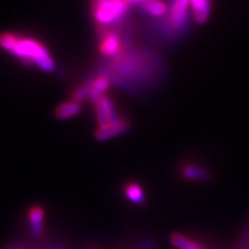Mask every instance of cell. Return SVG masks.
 Segmentation results:
<instances>
[{
	"label": "cell",
	"instance_id": "14",
	"mask_svg": "<svg viewBox=\"0 0 249 249\" xmlns=\"http://www.w3.org/2000/svg\"><path fill=\"white\" fill-rule=\"evenodd\" d=\"M124 195L130 202L135 204H143L145 202L144 193H143L141 186L139 183L129 182L124 187Z\"/></svg>",
	"mask_w": 249,
	"mask_h": 249
},
{
	"label": "cell",
	"instance_id": "9",
	"mask_svg": "<svg viewBox=\"0 0 249 249\" xmlns=\"http://www.w3.org/2000/svg\"><path fill=\"white\" fill-rule=\"evenodd\" d=\"M181 174L183 178L188 180H195V181H208L213 177L209 170L193 164L183 165L181 167Z\"/></svg>",
	"mask_w": 249,
	"mask_h": 249
},
{
	"label": "cell",
	"instance_id": "11",
	"mask_svg": "<svg viewBox=\"0 0 249 249\" xmlns=\"http://www.w3.org/2000/svg\"><path fill=\"white\" fill-rule=\"evenodd\" d=\"M140 9L144 14L152 17L155 18H163L165 15L169 14V7L161 0H150V1L144 2L140 5Z\"/></svg>",
	"mask_w": 249,
	"mask_h": 249
},
{
	"label": "cell",
	"instance_id": "19",
	"mask_svg": "<svg viewBox=\"0 0 249 249\" xmlns=\"http://www.w3.org/2000/svg\"><path fill=\"white\" fill-rule=\"evenodd\" d=\"M54 249H66V247H64V246H57Z\"/></svg>",
	"mask_w": 249,
	"mask_h": 249
},
{
	"label": "cell",
	"instance_id": "18",
	"mask_svg": "<svg viewBox=\"0 0 249 249\" xmlns=\"http://www.w3.org/2000/svg\"><path fill=\"white\" fill-rule=\"evenodd\" d=\"M126 1V4L128 6H134V5H142L144 4V2L147 1H150V0H124Z\"/></svg>",
	"mask_w": 249,
	"mask_h": 249
},
{
	"label": "cell",
	"instance_id": "1",
	"mask_svg": "<svg viewBox=\"0 0 249 249\" xmlns=\"http://www.w3.org/2000/svg\"><path fill=\"white\" fill-rule=\"evenodd\" d=\"M165 64L154 51L133 45L119 57L102 61L99 75H105L124 91L140 93L141 88L155 86L165 74Z\"/></svg>",
	"mask_w": 249,
	"mask_h": 249
},
{
	"label": "cell",
	"instance_id": "20",
	"mask_svg": "<svg viewBox=\"0 0 249 249\" xmlns=\"http://www.w3.org/2000/svg\"><path fill=\"white\" fill-rule=\"evenodd\" d=\"M91 249H96V248H91Z\"/></svg>",
	"mask_w": 249,
	"mask_h": 249
},
{
	"label": "cell",
	"instance_id": "4",
	"mask_svg": "<svg viewBox=\"0 0 249 249\" xmlns=\"http://www.w3.org/2000/svg\"><path fill=\"white\" fill-rule=\"evenodd\" d=\"M99 51L102 55L110 59L119 57L124 52V46L120 31L113 27L97 26Z\"/></svg>",
	"mask_w": 249,
	"mask_h": 249
},
{
	"label": "cell",
	"instance_id": "6",
	"mask_svg": "<svg viewBox=\"0 0 249 249\" xmlns=\"http://www.w3.org/2000/svg\"><path fill=\"white\" fill-rule=\"evenodd\" d=\"M95 113L99 127L107 126V124L116 123V121L123 118L118 112L116 104L107 93L103 96L95 104Z\"/></svg>",
	"mask_w": 249,
	"mask_h": 249
},
{
	"label": "cell",
	"instance_id": "17",
	"mask_svg": "<svg viewBox=\"0 0 249 249\" xmlns=\"http://www.w3.org/2000/svg\"><path fill=\"white\" fill-rule=\"evenodd\" d=\"M157 248V241L154 238H145L140 242L136 249H156Z\"/></svg>",
	"mask_w": 249,
	"mask_h": 249
},
{
	"label": "cell",
	"instance_id": "7",
	"mask_svg": "<svg viewBox=\"0 0 249 249\" xmlns=\"http://www.w3.org/2000/svg\"><path fill=\"white\" fill-rule=\"evenodd\" d=\"M129 128L130 119L129 118L123 117L121 119L116 121V123H112L104 127H98V129L95 132V138L98 141H107L108 139L126 133Z\"/></svg>",
	"mask_w": 249,
	"mask_h": 249
},
{
	"label": "cell",
	"instance_id": "16",
	"mask_svg": "<svg viewBox=\"0 0 249 249\" xmlns=\"http://www.w3.org/2000/svg\"><path fill=\"white\" fill-rule=\"evenodd\" d=\"M170 242L176 249H204L202 246L180 233H173L170 238Z\"/></svg>",
	"mask_w": 249,
	"mask_h": 249
},
{
	"label": "cell",
	"instance_id": "12",
	"mask_svg": "<svg viewBox=\"0 0 249 249\" xmlns=\"http://www.w3.org/2000/svg\"><path fill=\"white\" fill-rule=\"evenodd\" d=\"M193 9L194 18L197 23H204L210 17L211 1L210 0H189Z\"/></svg>",
	"mask_w": 249,
	"mask_h": 249
},
{
	"label": "cell",
	"instance_id": "2",
	"mask_svg": "<svg viewBox=\"0 0 249 249\" xmlns=\"http://www.w3.org/2000/svg\"><path fill=\"white\" fill-rule=\"evenodd\" d=\"M28 66H37L44 71H53L55 62L49 50L39 40L31 37L18 36L14 48L9 52Z\"/></svg>",
	"mask_w": 249,
	"mask_h": 249
},
{
	"label": "cell",
	"instance_id": "10",
	"mask_svg": "<svg viewBox=\"0 0 249 249\" xmlns=\"http://www.w3.org/2000/svg\"><path fill=\"white\" fill-rule=\"evenodd\" d=\"M112 85L111 80L105 75H98L93 79L91 93H90L89 101L96 104L103 96L107 95V91Z\"/></svg>",
	"mask_w": 249,
	"mask_h": 249
},
{
	"label": "cell",
	"instance_id": "8",
	"mask_svg": "<svg viewBox=\"0 0 249 249\" xmlns=\"http://www.w3.org/2000/svg\"><path fill=\"white\" fill-rule=\"evenodd\" d=\"M29 225H30V231L33 233L34 236L39 238L44 233V210L43 208L38 207H33L29 210Z\"/></svg>",
	"mask_w": 249,
	"mask_h": 249
},
{
	"label": "cell",
	"instance_id": "3",
	"mask_svg": "<svg viewBox=\"0 0 249 249\" xmlns=\"http://www.w3.org/2000/svg\"><path fill=\"white\" fill-rule=\"evenodd\" d=\"M127 9L124 0H91L92 18L97 26H114L127 18Z\"/></svg>",
	"mask_w": 249,
	"mask_h": 249
},
{
	"label": "cell",
	"instance_id": "15",
	"mask_svg": "<svg viewBox=\"0 0 249 249\" xmlns=\"http://www.w3.org/2000/svg\"><path fill=\"white\" fill-rule=\"evenodd\" d=\"M93 79H95V77H89V79H87L82 85L76 87V88L73 90V92H71V101L81 103L86 101L87 98H89L90 93H91Z\"/></svg>",
	"mask_w": 249,
	"mask_h": 249
},
{
	"label": "cell",
	"instance_id": "5",
	"mask_svg": "<svg viewBox=\"0 0 249 249\" xmlns=\"http://www.w3.org/2000/svg\"><path fill=\"white\" fill-rule=\"evenodd\" d=\"M189 6H191L189 0H172L171 1L166 21L180 36L185 35L186 30L189 27Z\"/></svg>",
	"mask_w": 249,
	"mask_h": 249
},
{
	"label": "cell",
	"instance_id": "13",
	"mask_svg": "<svg viewBox=\"0 0 249 249\" xmlns=\"http://www.w3.org/2000/svg\"><path fill=\"white\" fill-rule=\"evenodd\" d=\"M81 110H82L81 103L70 101L66 103H62V104L59 105V107L55 108L54 116L57 119L66 120V119H70V118L77 116V114L81 112Z\"/></svg>",
	"mask_w": 249,
	"mask_h": 249
}]
</instances>
